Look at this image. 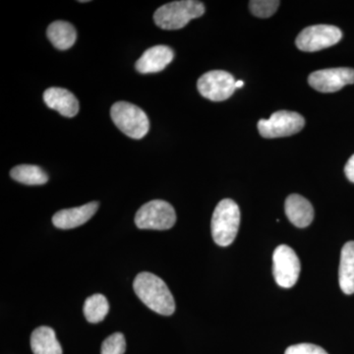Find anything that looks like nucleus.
<instances>
[{"label":"nucleus","mask_w":354,"mask_h":354,"mask_svg":"<svg viewBox=\"0 0 354 354\" xmlns=\"http://www.w3.org/2000/svg\"><path fill=\"white\" fill-rule=\"evenodd\" d=\"M133 288L139 299L156 313L169 316L176 311V301L167 283L152 272H140Z\"/></svg>","instance_id":"f257e3e1"},{"label":"nucleus","mask_w":354,"mask_h":354,"mask_svg":"<svg viewBox=\"0 0 354 354\" xmlns=\"http://www.w3.org/2000/svg\"><path fill=\"white\" fill-rule=\"evenodd\" d=\"M205 6L196 0H183L165 4L153 14L156 25L164 30H179L191 20L201 17Z\"/></svg>","instance_id":"f03ea898"},{"label":"nucleus","mask_w":354,"mask_h":354,"mask_svg":"<svg viewBox=\"0 0 354 354\" xmlns=\"http://www.w3.org/2000/svg\"><path fill=\"white\" fill-rule=\"evenodd\" d=\"M241 225V209L232 199L218 203L212 218L211 230L214 241L218 246L230 245L234 241Z\"/></svg>","instance_id":"7ed1b4c3"},{"label":"nucleus","mask_w":354,"mask_h":354,"mask_svg":"<svg viewBox=\"0 0 354 354\" xmlns=\"http://www.w3.org/2000/svg\"><path fill=\"white\" fill-rule=\"evenodd\" d=\"M114 124L132 139L145 137L150 128L148 116L143 109L127 102H115L111 109Z\"/></svg>","instance_id":"20e7f679"},{"label":"nucleus","mask_w":354,"mask_h":354,"mask_svg":"<svg viewBox=\"0 0 354 354\" xmlns=\"http://www.w3.org/2000/svg\"><path fill=\"white\" fill-rule=\"evenodd\" d=\"M176 214L169 203L153 200L143 205L135 216L140 230H167L176 225Z\"/></svg>","instance_id":"39448f33"},{"label":"nucleus","mask_w":354,"mask_h":354,"mask_svg":"<svg viewBox=\"0 0 354 354\" xmlns=\"http://www.w3.org/2000/svg\"><path fill=\"white\" fill-rule=\"evenodd\" d=\"M304 116L295 111H279L272 113L269 120H260L258 130L261 136L267 139L291 136L304 127Z\"/></svg>","instance_id":"423d86ee"},{"label":"nucleus","mask_w":354,"mask_h":354,"mask_svg":"<svg viewBox=\"0 0 354 354\" xmlns=\"http://www.w3.org/2000/svg\"><path fill=\"white\" fill-rule=\"evenodd\" d=\"M342 38V32L335 26L315 25L305 28L298 35L295 44L300 50L315 53L335 46Z\"/></svg>","instance_id":"0eeeda50"},{"label":"nucleus","mask_w":354,"mask_h":354,"mask_svg":"<svg viewBox=\"0 0 354 354\" xmlns=\"http://www.w3.org/2000/svg\"><path fill=\"white\" fill-rule=\"evenodd\" d=\"M234 77L223 70H213L200 77L197 88L200 94L209 101L223 102L230 99L236 90Z\"/></svg>","instance_id":"6e6552de"},{"label":"nucleus","mask_w":354,"mask_h":354,"mask_svg":"<svg viewBox=\"0 0 354 354\" xmlns=\"http://www.w3.org/2000/svg\"><path fill=\"white\" fill-rule=\"evenodd\" d=\"M272 272L276 283L283 288H292L300 274V261L288 245H279L272 255Z\"/></svg>","instance_id":"1a4fd4ad"},{"label":"nucleus","mask_w":354,"mask_h":354,"mask_svg":"<svg viewBox=\"0 0 354 354\" xmlns=\"http://www.w3.org/2000/svg\"><path fill=\"white\" fill-rule=\"evenodd\" d=\"M308 83L318 92H337L346 85L354 84V69L339 67L318 70L310 74Z\"/></svg>","instance_id":"9d476101"},{"label":"nucleus","mask_w":354,"mask_h":354,"mask_svg":"<svg viewBox=\"0 0 354 354\" xmlns=\"http://www.w3.org/2000/svg\"><path fill=\"white\" fill-rule=\"evenodd\" d=\"M174 57V50L169 46H155L137 60L136 70L141 74L158 73L171 64Z\"/></svg>","instance_id":"9b49d317"},{"label":"nucleus","mask_w":354,"mask_h":354,"mask_svg":"<svg viewBox=\"0 0 354 354\" xmlns=\"http://www.w3.org/2000/svg\"><path fill=\"white\" fill-rule=\"evenodd\" d=\"M99 203L91 202L77 208L64 209L57 212L53 218L55 227L62 230H71L87 223L97 213Z\"/></svg>","instance_id":"f8f14e48"},{"label":"nucleus","mask_w":354,"mask_h":354,"mask_svg":"<svg viewBox=\"0 0 354 354\" xmlns=\"http://www.w3.org/2000/svg\"><path fill=\"white\" fill-rule=\"evenodd\" d=\"M44 101L51 109L66 118H73L79 111V102L66 88H50L44 93Z\"/></svg>","instance_id":"ddd939ff"},{"label":"nucleus","mask_w":354,"mask_h":354,"mask_svg":"<svg viewBox=\"0 0 354 354\" xmlns=\"http://www.w3.org/2000/svg\"><path fill=\"white\" fill-rule=\"evenodd\" d=\"M285 208L288 220L295 227H306L313 221L314 209L306 198L291 194L286 198Z\"/></svg>","instance_id":"4468645a"},{"label":"nucleus","mask_w":354,"mask_h":354,"mask_svg":"<svg viewBox=\"0 0 354 354\" xmlns=\"http://www.w3.org/2000/svg\"><path fill=\"white\" fill-rule=\"evenodd\" d=\"M339 283L346 295L354 293V241H348L342 249Z\"/></svg>","instance_id":"2eb2a0df"},{"label":"nucleus","mask_w":354,"mask_h":354,"mask_svg":"<svg viewBox=\"0 0 354 354\" xmlns=\"http://www.w3.org/2000/svg\"><path fill=\"white\" fill-rule=\"evenodd\" d=\"M31 348L34 354H62L55 330L46 326L32 333Z\"/></svg>","instance_id":"dca6fc26"},{"label":"nucleus","mask_w":354,"mask_h":354,"mask_svg":"<svg viewBox=\"0 0 354 354\" xmlns=\"http://www.w3.org/2000/svg\"><path fill=\"white\" fill-rule=\"evenodd\" d=\"M48 38L60 50H66L75 44L77 32L73 25L65 21H55L48 28Z\"/></svg>","instance_id":"f3484780"},{"label":"nucleus","mask_w":354,"mask_h":354,"mask_svg":"<svg viewBox=\"0 0 354 354\" xmlns=\"http://www.w3.org/2000/svg\"><path fill=\"white\" fill-rule=\"evenodd\" d=\"M10 176L14 180L26 185H43L48 180V174L38 165H17L11 169Z\"/></svg>","instance_id":"a211bd4d"},{"label":"nucleus","mask_w":354,"mask_h":354,"mask_svg":"<svg viewBox=\"0 0 354 354\" xmlns=\"http://www.w3.org/2000/svg\"><path fill=\"white\" fill-rule=\"evenodd\" d=\"M109 310L108 299L102 295H94L86 299L83 312L88 322L95 324L106 318Z\"/></svg>","instance_id":"6ab92c4d"},{"label":"nucleus","mask_w":354,"mask_h":354,"mask_svg":"<svg viewBox=\"0 0 354 354\" xmlns=\"http://www.w3.org/2000/svg\"><path fill=\"white\" fill-rule=\"evenodd\" d=\"M279 4L278 0H252L249 2V8L256 17L269 18L276 13Z\"/></svg>","instance_id":"aec40b11"},{"label":"nucleus","mask_w":354,"mask_h":354,"mask_svg":"<svg viewBox=\"0 0 354 354\" xmlns=\"http://www.w3.org/2000/svg\"><path fill=\"white\" fill-rule=\"evenodd\" d=\"M127 351V342L124 335L115 333L109 335L102 344L101 354H124Z\"/></svg>","instance_id":"412c9836"},{"label":"nucleus","mask_w":354,"mask_h":354,"mask_svg":"<svg viewBox=\"0 0 354 354\" xmlns=\"http://www.w3.org/2000/svg\"><path fill=\"white\" fill-rule=\"evenodd\" d=\"M285 354H328L320 346L312 344H299L291 346L286 349Z\"/></svg>","instance_id":"4be33fe9"},{"label":"nucleus","mask_w":354,"mask_h":354,"mask_svg":"<svg viewBox=\"0 0 354 354\" xmlns=\"http://www.w3.org/2000/svg\"><path fill=\"white\" fill-rule=\"evenodd\" d=\"M344 174L349 181L354 183V155L351 156L348 162H346V167H344Z\"/></svg>","instance_id":"5701e85b"},{"label":"nucleus","mask_w":354,"mask_h":354,"mask_svg":"<svg viewBox=\"0 0 354 354\" xmlns=\"http://www.w3.org/2000/svg\"><path fill=\"white\" fill-rule=\"evenodd\" d=\"M244 86L243 81H236V83H235V87L236 88H242Z\"/></svg>","instance_id":"b1692460"}]
</instances>
